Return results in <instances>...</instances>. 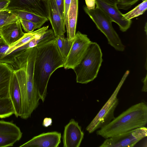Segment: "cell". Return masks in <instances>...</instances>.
Segmentation results:
<instances>
[{
	"label": "cell",
	"mask_w": 147,
	"mask_h": 147,
	"mask_svg": "<svg viewBox=\"0 0 147 147\" xmlns=\"http://www.w3.org/2000/svg\"><path fill=\"white\" fill-rule=\"evenodd\" d=\"M36 47L28 49L15 56L10 64L19 84L21 95V113L30 117L39 105L40 98L35 87L34 69Z\"/></svg>",
	"instance_id": "cell-1"
},
{
	"label": "cell",
	"mask_w": 147,
	"mask_h": 147,
	"mask_svg": "<svg viewBox=\"0 0 147 147\" xmlns=\"http://www.w3.org/2000/svg\"><path fill=\"white\" fill-rule=\"evenodd\" d=\"M55 40L36 47L34 83L40 99L43 102L51 76L57 69L63 66V59L57 49Z\"/></svg>",
	"instance_id": "cell-2"
},
{
	"label": "cell",
	"mask_w": 147,
	"mask_h": 147,
	"mask_svg": "<svg viewBox=\"0 0 147 147\" xmlns=\"http://www.w3.org/2000/svg\"><path fill=\"white\" fill-rule=\"evenodd\" d=\"M147 123V105L142 102L131 106L96 133L106 139L144 127Z\"/></svg>",
	"instance_id": "cell-3"
},
{
	"label": "cell",
	"mask_w": 147,
	"mask_h": 147,
	"mask_svg": "<svg viewBox=\"0 0 147 147\" xmlns=\"http://www.w3.org/2000/svg\"><path fill=\"white\" fill-rule=\"evenodd\" d=\"M102 55L99 45L91 42L82 60L73 69L77 83L87 84L97 77L103 61Z\"/></svg>",
	"instance_id": "cell-4"
},
{
	"label": "cell",
	"mask_w": 147,
	"mask_h": 147,
	"mask_svg": "<svg viewBox=\"0 0 147 147\" xmlns=\"http://www.w3.org/2000/svg\"><path fill=\"white\" fill-rule=\"evenodd\" d=\"M84 9L97 28L105 36L108 44L116 50L123 51L125 49V46L114 29L112 25V22L107 15L100 9L96 7L93 9H89L85 6Z\"/></svg>",
	"instance_id": "cell-5"
},
{
	"label": "cell",
	"mask_w": 147,
	"mask_h": 147,
	"mask_svg": "<svg viewBox=\"0 0 147 147\" xmlns=\"http://www.w3.org/2000/svg\"><path fill=\"white\" fill-rule=\"evenodd\" d=\"M121 82L111 96L86 128L89 133L106 125L115 118L114 113L119 102L117 95L122 84Z\"/></svg>",
	"instance_id": "cell-6"
},
{
	"label": "cell",
	"mask_w": 147,
	"mask_h": 147,
	"mask_svg": "<svg viewBox=\"0 0 147 147\" xmlns=\"http://www.w3.org/2000/svg\"><path fill=\"white\" fill-rule=\"evenodd\" d=\"M91 42L87 35L78 31L67 56L63 59V67L73 69L82 60Z\"/></svg>",
	"instance_id": "cell-7"
},
{
	"label": "cell",
	"mask_w": 147,
	"mask_h": 147,
	"mask_svg": "<svg viewBox=\"0 0 147 147\" xmlns=\"http://www.w3.org/2000/svg\"><path fill=\"white\" fill-rule=\"evenodd\" d=\"M147 136L143 127L105 139L100 147H133Z\"/></svg>",
	"instance_id": "cell-8"
},
{
	"label": "cell",
	"mask_w": 147,
	"mask_h": 147,
	"mask_svg": "<svg viewBox=\"0 0 147 147\" xmlns=\"http://www.w3.org/2000/svg\"><path fill=\"white\" fill-rule=\"evenodd\" d=\"M22 135L20 128L14 123L0 120V147L13 146L21 139Z\"/></svg>",
	"instance_id": "cell-9"
},
{
	"label": "cell",
	"mask_w": 147,
	"mask_h": 147,
	"mask_svg": "<svg viewBox=\"0 0 147 147\" xmlns=\"http://www.w3.org/2000/svg\"><path fill=\"white\" fill-rule=\"evenodd\" d=\"M84 134L78 122L71 119L64 127L62 137L63 147H79Z\"/></svg>",
	"instance_id": "cell-10"
},
{
	"label": "cell",
	"mask_w": 147,
	"mask_h": 147,
	"mask_svg": "<svg viewBox=\"0 0 147 147\" xmlns=\"http://www.w3.org/2000/svg\"><path fill=\"white\" fill-rule=\"evenodd\" d=\"M96 7L105 12L112 22L117 24L122 32H125L130 28L131 20L125 19L117 6L109 4L101 0H96Z\"/></svg>",
	"instance_id": "cell-11"
},
{
	"label": "cell",
	"mask_w": 147,
	"mask_h": 147,
	"mask_svg": "<svg viewBox=\"0 0 147 147\" xmlns=\"http://www.w3.org/2000/svg\"><path fill=\"white\" fill-rule=\"evenodd\" d=\"M61 133L56 131L43 133L32 138L20 146L24 147H58L61 142Z\"/></svg>",
	"instance_id": "cell-12"
},
{
	"label": "cell",
	"mask_w": 147,
	"mask_h": 147,
	"mask_svg": "<svg viewBox=\"0 0 147 147\" xmlns=\"http://www.w3.org/2000/svg\"><path fill=\"white\" fill-rule=\"evenodd\" d=\"M46 7L48 18L52 26L55 37L64 36L66 32L65 20L62 18L54 0H47Z\"/></svg>",
	"instance_id": "cell-13"
},
{
	"label": "cell",
	"mask_w": 147,
	"mask_h": 147,
	"mask_svg": "<svg viewBox=\"0 0 147 147\" xmlns=\"http://www.w3.org/2000/svg\"><path fill=\"white\" fill-rule=\"evenodd\" d=\"M9 3L6 9H18L34 13L48 18L47 11L40 0H9Z\"/></svg>",
	"instance_id": "cell-14"
},
{
	"label": "cell",
	"mask_w": 147,
	"mask_h": 147,
	"mask_svg": "<svg viewBox=\"0 0 147 147\" xmlns=\"http://www.w3.org/2000/svg\"><path fill=\"white\" fill-rule=\"evenodd\" d=\"M0 37L9 46L21 38L24 35L19 20L0 28Z\"/></svg>",
	"instance_id": "cell-15"
},
{
	"label": "cell",
	"mask_w": 147,
	"mask_h": 147,
	"mask_svg": "<svg viewBox=\"0 0 147 147\" xmlns=\"http://www.w3.org/2000/svg\"><path fill=\"white\" fill-rule=\"evenodd\" d=\"M78 0H71L69 7L65 19L67 38L70 40L74 38L77 22Z\"/></svg>",
	"instance_id": "cell-16"
},
{
	"label": "cell",
	"mask_w": 147,
	"mask_h": 147,
	"mask_svg": "<svg viewBox=\"0 0 147 147\" xmlns=\"http://www.w3.org/2000/svg\"><path fill=\"white\" fill-rule=\"evenodd\" d=\"M9 97L14 107L15 115L18 117L21 115V95L18 82L14 72L13 73L9 88Z\"/></svg>",
	"instance_id": "cell-17"
},
{
	"label": "cell",
	"mask_w": 147,
	"mask_h": 147,
	"mask_svg": "<svg viewBox=\"0 0 147 147\" xmlns=\"http://www.w3.org/2000/svg\"><path fill=\"white\" fill-rule=\"evenodd\" d=\"M13 72L10 64L0 63V98L9 97V84Z\"/></svg>",
	"instance_id": "cell-18"
},
{
	"label": "cell",
	"mask_w": 147,
	"mask_h": 147,
	"mask_svg": "<svg viewBox=\"0 0 147 147\" xmlns=\"http://www.w3.org/2000/svg\"><path fill=\"white\" fill-rule=\"evenodd\" d=\"M48 28L49 26H44L32 32L25 33L24 36L19 40L9 46L4 55L2 63H3L5 59L14 51L24 45L31 40L42 36L48 30Z\"/></svg>",
	"instance_id": "cell-19"
},
{
	"label": "cell",
	"mask_w": 147,
	"mask_h": 147,
	"mask_svg": "<svg viewBox=\"0 0 147 147\" xmlns=\"http://www.w3.org/2000/svg\"><path fill=\"white\" fill-rule=\"evenodd\" d=\"M9 10L11 12L16 15L19 19L37 23L42 26L49 20L46 17L33 13L18 9Z\"/></svg>",
	"instance_id": "cell-20"
},
{
	"label": "cell",
	"mask_w": 147,
	"mask_h": 147,
	"mask_svg": "<svg viewBox=\"0 0 147 147\" xmlns=\"http://www.w3.org/2000/svg\"><path fill=\"white\" fill-rule=\"evenodd\" d=\"M15 114V109L9 97L0 98V118L8 117Z\"/></svg>",
	"instance_id": "cell-21"
},
{
	"label": "cell",
	"mask_w": 147,
	"mask_h": 147,
	"mask_svg": "<svg viewBox=\"0 0 147 147\" xmlns=\"http://www.w3.org/2000/svg\"><path fill=\"white\" fill-rule=\"evenodd\" d=\"M73 40H69L64 36L56 37L55 44L63 59L67 56L70 50Z\"/></svg>",
	"instance_id": "cell-22"
},
{
	"label": "cell",
	"mask_w": 147,
	"mask_h": 147,
	"mask_svg": "<svg viewBox=\"0 0 147 147\" xmlns=\"http://www.w3.org/2000/svg\"><path fill=\"white\" fill-rule=\"evenodd\" d=\"M147 9V0H142V2L131 10L123 14L124 17L128 20L133 18L142 14Z\"/></svg>",
	"instance_id": "cell-23"
},
{
	"label": "cell",
	"mask_w": 147,
	"mask_h": 147,
	"mask_svg": "<svg viewBox=\"0 0 147 147\" xmlns=\"http://www.w3.org/2000/svg\"><path fill=\"white\" fill-rule=\"evenodd\" d=\"M19 20L15 14L5 9L0 12V28L8 24L15 22Z\"/></svg>",
	"instance_id": "cell-24"
},
{
	"label": "cell",
	"mask_w": 147,
	"mask_h": 147,
	"mask_svg": "<svg viewBox=\"0 0 147 147\" xmlns=\"http://www.w3.org/2000/svg\"><path fill=\"white\" fill-rule=\"evenodd\" d=\"M22 28L26 33H30L36 29L41 28L42 25L30 21L19 19Z\"/></svg>",
	"instance_id": "cell-25"
},
{
	"label": "cell",
	"mask_w": 147,
	"mask_h": 147,
	"mask_svg": "<svg viewBox=\"0 0 147 147\" xmlns=\"http://www.w3.org/2000/svg\"><path fill=\"white\" fill-rule=\"evenodd\" d=\"M139 0H120L117 5L119 9L127 10Z\"/></svg>",
	"instance_id": "cell-26"
},
{
	"label": "cell",
	"mask_w": 147,
	"mask_h": 147,
	"mask_svg": "<svg viewBox=\"0 0 147 147\" xmlns=\"http://www.w3.org/2000/svg\"><path fill=\"white\" fill-rule=\"evenodd\" d=\"M1 37L0 38V63H2L4 55L9 47Z\"/></svg>",
	"instance_id": "cell-27"
},
{
	"label": "cell",
	"mask_w": 147,
	"mask_h": 147,
	"mask_svg": "<svg viewBox=\"0 0 147 147\" xmlns=\"http://www.w3.org/2000/svg\"><path fill=\"white\" fill-rule=\"evenodd\" d=\"M59 13L65 20V0H54Z\"/></svg>",
	"instance_id": "cell-28"
},
{
	"label": "cell",
	"mask_w": 147,
	"mask_h": 147,
	"mask_svg": "<svg viewBox=\"0 0 147 147\" xmlns=\"http://www.w3.org/2000/svg\"><path fill=\"white\" fill-rule=\"evenodd\" d=\"M86 8L89 9H92L95 8L96 0H85Z\"/></svg>",
	"instance_id": "cell-29"
},
{
	"label": "cell",
	"mask_w": 147,
	"mask_h": 147,
	"mask_svg": "<svg viewBox=\"0 0 147 147\" xmlns=\"http://www.w3.org/2000/svg\"><path fill=\"white\" fill-rule=\"evenodd\" d=\"M52 123V120L51 118L46 117L44 118L42 123V125L45 127L51 126Z\"/></svg>",
	"instance_id": "cell-30"
},
{
	"label": "cell",
	"mask_w": 147,
	"mask_h": 147,
	"mask_svg": "<svg viewBox=\"0 0 147 147\" xmlns=\"http://www.w3.org/2000/svg\"><path fill=\"white\" fill-rule=\"evenodd\" d=\"M71 0H65V20L67 15L71 4Z\"/></svg>",
	"instance_id": "cell-31"
},
{
	"label": "cell",
	"mask_w": 147,
	"mask_h": 147,
	"mask_svg": "<svg viewBox=\"0 0 147 147\" xmlns=\"http://www.w3.org/2000/svg\"><path fill=\"white\" fill-rule=\"evenodd\" d=\"M9 3V0H0V10L6 9Z\"/></svg>",
	"instance_id": "cell-32"
},
{
	"label": "cell",
	"mask_w": 147,
	"mask_h": 147,
	"mask_svg": "<svg viewBox=\"0 0 147 147\" xmlns=\"http://www.w3.org/2000/svg\"><path fill=\"white\" fill-rule=\"evenodd\" d=\"M109 4L117 6L119 0H101Z\"/></svg>",
	"instance_id": "cell-33"
},
{
	"label": "cell",
	"mask_w": 147,
	"mask_h": 147,
	"mask_svg": "<svg viewBox=\"0 0 147 147\" xmlns=\"http://www.w3.org/2000/svg\"><path fill=\"white\" fill-rule=\"evenodd\" d=\"M142 82H143L144 85L142 87V91L143 92H147V75L146 77L144 78L142 80Z\"/></svg>",
	"instance_id": "cell-34"
},
{
	"label": "cell",
	"mask_w": 147,
	"mask_h": 147,
	"mask_svg": "<svg viewBox=\"0 0 147 147\" xmlns=\"http://www.w3.org/2000/svg\"><path fill=\"white\" fill-rule=\"evenodd\" d=\"M41 1L46 2L47 0H40Z\"/></svg>",
	"instance_id": "cell-35"
},
{
	"label": "cell",
	"mask_w": 147,
	"mask_h": 147,
	"mask_svg": "<svg viewBox=\"0 0 147 147\" xmlns=\"http://www.w3.org/2000/svg\"><path fill=\"white\" fill-rule=\"evenodd\" d=\"M1 9V10H0V11H3V10H4V9Z\"/></svg>",
	"instance_id": "cell-36"
},
{
	"label": "cell",
	"mask_w": 147,
	"mask_h": 147,
	"mask_svg": "<svg viewBox=\"0 0 147 147\" xmlns=\"http://www.w3.org/2000/svg\"><path fill=\"white\" fill-rule=\"evenodd\" d=\"M1 36L0 32V36Z\"/></svg>",
	"instance_id": "cell-37"
},
{
	"label": "cell",
	"mask_w": 147,
	"mask_h": 147,
	"mask_svg": "<svg viewBox=\"0 0 147 147\" xmlns=\"http://www.w3.org/2000/svg\"><path fill=\"white\" fill-rule=\"evenodd\" d=\"M120 0H119V1H120Z\"/></svg>",
	"instance_id": "cell-38"
}]
</instances>
